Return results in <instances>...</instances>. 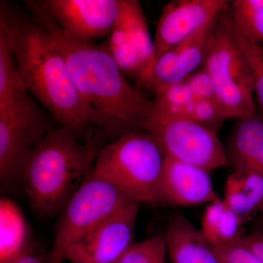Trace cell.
Returning <instances> with one entry per match:
<instances>
[{
	"label": "cell",
	"instance_id": "obj_1",
	"mask_svg": "<svg viewBox=\"0 0 263 263\" xmlns=\"http://www.w3.org/2000/svg\"><path fill=\"white\" fill-rule=\"evenodd\" d=\"M26 5L63 55L89 127L113 141L127 133L144 132L157 110L155 104L132 87L105 45L71 39L39 1Z\"/></svg>",
	"mask_w": 263,
	"mask_h": 263
},
{
	"label": "cell",
	"instance_id": "obj_2",
	"mask_svg": "<svg viewBox=\"0 0 263 263\" xmlns=\"http://www.w3.org/2000/svg\"><path fill=\"white\" fill-rule=\"evenodd\" d=\"M22 82L29 94L60 125L85 139L89 125L63 55L34 18H21L1 3Z\"/></svg>",
	"mask_w": 263,
	"mask_h": 263
},
{
	"label": "cell",
	"instance_id": "obj_3",
	"mask_svg": "<svg viewBox=\"0 0 263 263\" xmlns=\"http://www.w3.org/2000/svg\"><path fill=\"white\" fill-rule=\"evenodd\" d=\"M72 128L52 129L27 162L22 183L32 210L50 216L65 207L89 174L101 145L97 138L81 141Z\"/></svg>",
	"mask_w": 263,
	"mask_h": 263
},
{
	"label": "cell",
	"instance_id": "obj_4",
	"mask_svg": "<svg viewBox=\"0 0 263 263\" xmlns=\"http://www.w3.org/2000/svg\"><path fill=\"white\" fill-rule=\"evenodd\" d=\"M165 159L155 137L133 132L102 147L92 171L135 201L152 205Z\"/></svg>",
	"mask_w": 263,
	"mask_h": 263
},
{
	"label": "cell",
	"instance_id": "obj_5",
	"mask_svg": "<svg viewBox=\"0 0 263 263\" xmlns=\"http://www.w3.org/2000/svg\"><path fill=\"white\" fill-rule=\"evenodd\" d=\"M49 115L28 91L0 105V181L3 187L22 183L24 169L36 147L55 128Z\"/></svg>",
	"mask_w": 263,
	"mask_h": 263
},
{
	"label": "cell",
	"instance_id": "obj_6",
	"mask_svg": "<svg viewBox=\"0 0 263 263\" xmlns=\"http://www.w3.org/2000/svg\"><path fill=\"white\" fill-rule=\"evenodd\" d=\"M133 202L91 169L66 203L46 263H63L71 246Z\"/></svg>",
	"mask_w": 263,
	"mask_h": 263
},
{
	"label": "cell",
	"instance_id": "obj_7",
	"mask_svg": "<svg viewBox=\"0 0 263 263\" xmlns=\"http://www.w3.org/2000/svg\"><path fill=\"white\" fill-rule=\"evenodd\" d=\"M203 68L214 79L216 99L227 119L238 120L255 115L257 108L254 98L253 77L222 14L216 21Z\"/></svg>",
	"mask_w": 263,
	"mask_h": 263
},
{
	"label": "cell",
	"instance_id": "obj_8",
	"mask_svg": "<svg viewBox=\"0 0 263 263\" xmlns=\"http://www.w3.org/2000/svg\"><path fill=\"white\" fill-rule=\"evenodd\" d=\"M144 132L155 137L167 157L212 172L229 164L217 132L186 118L156 113Z\"/></svg>",
	"mask_w": 263,
	"mask_h": 263
},
{
	"label": "cell",
	"instance_id": "obj_9",
	"mask_svg": "<svg viewBox=\"0 0 263 263\" xmlns=\"http://www.w3.org/2000/svg\"><path fill=\"white\" fill-rule=\"evenodd\" d=\"M39 3L67 37L89 43L109 37L122 5V0H42Z\"/></svg>",
	"mask_w": 263,
	"mask_h": 263
},
{
	"label": "cell",
	"instance_id": "obj_10",
	"mask_svg": "<svg viewBox=\"0 0 263 263\" xmlns=\"http://www.w3.org/2000/svg\"><path fill=\"white\" fill-rule=\"evenodd\" d=\"M140 203L132 202L71 246V263H117L133 245Z\"/></svg>",
	"mask_w": 263,
	"mask_h": 263
},
{
	"label": "cell",
	"instance_id": "obj_11",
	"mask_svg": "<svg viewBox=\"0 0 263 263\" xmlns=\"http://www.w3.org/2000/svg\"><path fill=\"white\" fill-rule=\"evenodd\" d=\"M226 0H174L164 7L155 37V61L230 8Z\"/></svg>",
	"mask_w": 263,
	"mask_h": 263
},
{
	"label": "cell",
	"instance_id": "obj_12",
	"mask_svg": "<svg viewBox=\"0 0 263 263\" xmlns=\"http://www.w3.org/2000/svg\"><path fill=\"white\" fill-rule=\"evenodd\" d=\"M217 195L209 171L166 156L152 205L193 206L209 203Z\"/></svg>",
	"mask_w": 263,
	"mask_h": 263
},
{
	"label": "cell",
	"instance_id": "obj_13",
	"mask_svg": "<svg viewBox=\"0 0 263 263\" xmlns=\"http://www.w3.org/2000/svg\"><path fill=\"white\" fill-rule=\"evenodd\" d=\"M164 238L173 263H219L215 247L182 213L170 216Z\"/></svg>",
	"mask_w": 263,
	"mask_h": 263
},
{
	"label": "cell",
	"instance_id": "obj_14",
	"mask_svg": "<svg viewBox=\"0 0 263 263\" xmlns=\"http://www.w3.org/2000/svg\"><path fill=\"white\" fill-rule=\"evenodd\" d=\"M226 154L234 171L263 174V110L253 117L238 119L229 138Z\"/></svg>",
	"mask_w": 263,
	"mask_h": 263
},
{
	"label": "cell",
	"instance_id": "obj_15",
	"mask_svg": "<svg viewBox=\"0 0 263 263\" xmlns=\"http://www.w3.org/2000/svg\"><path fill=\"white\" fill-rule=\"evenodd\" d=\"M228 206L245 219L263 210V174L252 171H234L224 189Z\"/></svg>",
	"mask_w": 263,
	"mask_h": 263
},
{
	"label": "cell",
	"instance_id": "obj_16",
	"mask_svg": "<svg viewBox=\"0 0 263 263\" xmlns=\"http://www.w3.org/2000/svg\"><path fill=\"white\" fill-rule=\"evenodd\" d=\"M27 227L16 205L3 198L0 201V262H10L27 249Z\"/></svg>",
	"mask_w": 263,
	"mask_h": 263
},
{
	"label": "cell",
	"instance_id": "obj_17",
	"mask_svg": "<svg viewBox=\"0 0 263 263\" xmlns=\"http://www.w3.org/2000/svg\"><path fill=\"white\" fill-rule=\"evenodd\" d=\"M121 15L128 33L127 42L141 57L147 67L148 74L155 62L154 40L151 37L141 3L137 0H122ZM138 80V81H139Z\"/></svg>",
	"mask_w": 263,
	"mask_h": 263
},
{
	"label": "cell",
	"instance_id": "obj_18",
	"mask_svg": "<svg viewBox=\"0 0 263 263\" xmlns=\"http://www.w3.org/2000/svg\"><path fill=\"white\" fill-rule=\"evenodd\" d=\"M217 19L167 51L180 81L184 80L205 62Z\"/></svg>",
	"mask_w": 263,
	"mask_h": 263
},
{
	"label": "cell",
	"instance_id": "obj_19",
	"mask_svg": "<svg viewBox=\"0 0 263 263\" xmlns=\"http://www.w3.org/2000/svg\"><path fill=\"white\" fill-rule=\"evenodd\" d=\"M27 91L19 75L6 16L0 10V105Z\"/></svg>",
	"mask_w": 263,
	"mask_h": 263
},
{
	"label": "cell",
	"instance_id": "obj_20",
	"mask_svg": "<svg viewBox=\"0 0 263 263\" xmlns=\"http://www.w3.org/2000/svg\"><path fill=\"white\" fill-rule=\"evenodd\" d=\"M230 24L243 37L263 46V0H235L228 10Z\"/></svg>",
	"mask_w": 263,
	"mask_h": 263
},
{
	"label": "cell",
	"instance_id": "obj_21",
	"mask_svg": "<svg viewBox=\"0 0 263 263\" xmlns=\"http://www.w3.org/2000/svg\"><path fill=\"white\" fill-rule=\"evenodd\" d=\"M222 18L248 64L253 77L254 95L260 108L263 110V46L249 41L237 32L230 24L227 11L222 13Z\"/></svg>",
	"mask_w": 263,
	"mask_h": 263
},
{
	"label": "cell",
	"instance_id": "obj_22",
	"mask_svg": "<svg viewBox=\"0 0 263 263\" xmlns=\"http://www.w3.org/2000/svg\"><path fill=\"white\" fill-rule=\"evenodd\" d=\"M155 95L152 101L157 110L174 117H183L189 105L195 100L185 79L158 90Z\"/></svg>",
	"mask_w": 263,
	"mask_h": 263
},
{
	"label": "cell",
	"instance_id": "obj_23",
	"mask_svg": "<svg viewBox=\"0 0 263 263\" xmlns=\"http://www.w3.org/2000/svg\"><path fill=\"white\" fill-rule=\"evenodd\" d=\"M166 248L164 233L133 243L117 263H164Z\"/></svg>",
	"mask_w": 263,
	"mask_h": 263
},
{
	"label": "cell",
	"instance_id": "obj_24",
	"mask_svg": "<svg viewBox=\"0 0 263 263\" xmlns=\"http://www.w3.org/2000/svg\"><path fill=\"white\" fill-rule=\"evenodd\" d=\"M218 132L226 120L224 110L216 99L195 100L190 119Z\"/></svg>",
	"mask_w": 263,
	"mask_h": 263
},
{
	"label": "cell",
	"instance_id": "obj_25",
	"mask_svg": "<svg viewBox=\"0 0 263 263\" xmlns=\"http://www.w3.org/2000/svg\"><path fill=\"white\" fill-rule=\"evenodd\" d=\"M195 100L216 99V86L212 76L205 69L195 71L185 79Z\"/></svg>",
	"mask_w": 263,
	"mask_h": 263
},
{
	"label": "cell",
	"instance_id": "obj_26",
	"mask_svg": "<svg viewBox=\"0 0 263 263\" xmlns=\"http://www.w3.org/2000/svg\"><path fill=\"white\" fill-rule=\"evenodd\" d=\"M219 263H262L243 246L235 242L221 247H215Z\"/></svg>",
	"mask_w": 263,
	"mask_h": 263
},
{
	"label": "cell",
	"instance_id": "obj_27",
	"mask_svg": "<svg viewBox=\"0 0 263 263\" xmlns=\"http://www.w3.org/2000/svg\"><path fill=\"white\" fill-rule=\"evenodd\" d=\"M236 242L249 249L263 263V230L243 235Z\"/></svg>",
	"mask_w": 263,
	"mask_h": 263
},
{
	"label": "cell",
	"instance_id": "obj_28",
	"mask_svg": "<svg viewBox=\"0 0 263 263\" xmlns=\"http://www.w3.org/2000/svg\"><path fill=\"white\" fill-rule=\"evenodd\" d=\"M46 256L39 255L26 249L9 263H44L46 262Z\"/></svg>",
	"mask_w": 263,
	"mask_h": 263
},
{
	"label": "cell",
	"instance_id": "obj_29",
	"mask_svg": "<svg viewBox=\"0 0 263 263\" xmlns=\"http://www.w3.org/2000/svg\"><path fill=\"white\" fill-rule=\"evenodd\" d=\"M257 228L258 230H263V210L260 212L257 219Z\"/></svg>",
	"mask_w": 263,
	"mask_h": 263
},
{
	"label": "cell",
	"instance_id": "obj_30",
	"mask_svg": "<svg viewBox=\"0 0 263 263\" xmlns=\"http://www.w3.org/2000/svg\"><path fill=\"white\" fill-rule=\"evenodd\" d=\"M0 263H9V262H0Z\"/></svg>",
	"mask_w": 263,
	"mask_h": 263
}]
</instances>
